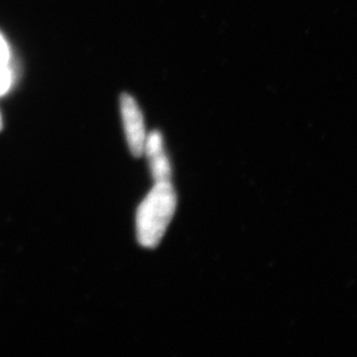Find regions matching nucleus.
<instances>
[{"label": "nucleus", "mask_w": 357, "mask_h": 357, "mask_svg": "<svg viewBox=\"0 0 357 357\" xmlns=\"http://www.w3.org/2000/svg\"><path fill=\"white\" fill-rule=\"evenodd\" d=\"M177 206L171 182L155 183L136 213V234L142 248H155L163 238Z\"/></svg>", "instance_id": "nucleus-1"}, {"label": "nucleus", "mask_w": 357, "mask_h": 357, "mask_svg": "<svg viewBox=\"0 0 357 357\" xmlns=\"http://www.w3.org/2000/svg\"><path fill=\"white\" fill-rule=\"evenodd\" d=\"M121 112L129 150L133 156L140 157L147 137L144 117L137 102L128 93L121 96Z\"/></svg>", "instance_id": "nucleus-2"}, {"label": "nucleus", "mask_w": 357, "mask_h": 357, "mask_svg": "<svg viewBox=\"0 0 357 357\" xmlns=\"http://www.w3.org/2000/svg\"><path fill=\"white\" fill-rule=\"evenodd\" d=\"M143 153L146 154L155 183L171 182L172 168L164 149L163 135L159 130L148 134Z\"/></svg>", "instance_id": "nucleus-3"}, {"label": "nucleus", "mask_w": 357, "mask_h": 357, "mask_svg": "<svg viewBox=\"0 0 357 357\" xmlns=\"http://www.w3.org/2000/svg\"><path fill=\"white\" fill-rule=\"evenodd\" d=\"M11 84V73L9 66L0 65V96L4 95Z\"/></svg>", "instance_id": "nucleus-4"}, {"label": "nucleus", "mask_w": 357, "mask_h": 357, "mask_svg": "<svg viewBox=\"0 0 357 357\" xmlns=\"http://www.w3.org/2000/svg\"><path fill=\"white\" fill-rule=\"evenodd\" d=\"M10 60V51L6 39L0 34V65L9 66Z\"/></svg>", "instance_id": "nucleus-5"}, {"label": "nucleus", "mask_w": 357, "mask_h": 357, "mask_svg": "<svg viewBox=\"0 0 357 357\" xmlns=\"http://www.w3.org/2000/svg\"><path fill=\"white\" fill-rule=\"evenodd\" d=\"M2 123H1V117H0V130H1Z\"/></svg>", "instance_id": "nucleus-6"}]
</instances>
